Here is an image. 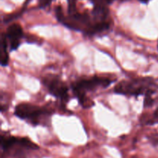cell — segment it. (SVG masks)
I'll list each match as a JSON object with an SVG mask.
<instances>
[{"instance_id": "6da1fadb", "label": "cell", "mask_w": 158, "mask_h": 158, "mask_svg": "<svg viewBox=\"0 0 158 158\" xmlns=\"http://www.w3.org/2000/svg\"><path fill=\"white\" fill-rule=\"evenodd\" d=\"M112 83L113 80L110 78L95 76L88 78L80 79L73 83L71 87L80 105L84 108H89L94 105V102L86 97V93L94 91L100 87H106Z\"/></svg>"}, {"instance_id": "7a4b0ae2", "label": "cell", "mask_w": 158, "mask_h": 158, "mask_svg": "<svg viewBox=\"0 0 158 158\" xmlns=\"http://www.w3.org/2000/svg\"><path fill=\"white\" fill-rule=\"evenodd\" d=\"M155 86L153 80L149 78L123 80L114 87V92L127 96L152 95Z\"/></svg>"}, {"instance_id": "3957f363", "label": "cell", "mask_w": 158, "mask_h": 158, "mask_svg": "<svg viewBox=\"0 0 158 158\" xmlns=\"http://www.w3.org/2000/svg\"><path fill=\"white\" fill-rule=\"evenodd\" d=\"M14 114L19 118L27 120L34 125L40 124L43 118L49 117L51 111L46 108L30 103H20L15 108Z\"/></svg>"}, {"instance_id": "277c9868", "label": "cell", "mask_w": 158, "mask_h": 158, "mask_svg": "<svg viewBox=\"0 0 158 158\" xmlns=\"http://www.w3.org/2000/svg\"><path fill=\"white\" fill-rule=\"evenodd\" d=\"M43 83L49 94L66 103L68 100V87L66 83L60 78L54 75H49L43 79Z\"/></svg>"}, {"instance_id": "5b68a950", "label": "cell", "mask_w": 158, "mask_h": 158, "mask_svg": "<svg viewBox=\"0 0 158 158\" xmlns=\"http://www.w3.org/2000/svg\"><path fill=\"white\" fill-rule=\"evenodd\" d=\"M1 147L5 152L9 151L15 148L25 150H37L39 148L35 143L27 137H16L6 135L2 136Z\"/></svg>"}, {"instance_id": "8992f818", "label": "cell", "mask_w": 158, "mask_h": 158, "mask_svg": "<svg viewBox=\"0 0 158 158\" xmlns=\"http://www.w3.org/2000/svg\"><path fill=\"white\" fill-rule=\"evenodd\" d=\"M6 35L9 44L10 50H15L20 45V42L23 37V31L22 26L18 23L10 25L8 27Z\"/></svg>"}, {"instance_id": "52a82bcc", "label": "cell", "mask_w": 158, "mask_h": 158, "mask_svg": "<svg viewBox=\"0 0 158 158\" xmlns=\"http://www.w3.org/2000/svg\"><path fill=\"white\" fill-rule=\"evenodd\" d=\"M8 41L6 35L2 34L1 39V65L2 66H7L9 64V54H8L7 46Z\"/></svg>"}, {"instance_id": "ba28073f", "label": "cell", "mask_w": 158, "mask_h": 158, "mask_svg": "<svg viewBox=\"0 0 158 158\" xmlns=\"http://www.w3.org/2000/svg\"><path fill=\"white\" fill-rule=\"evenodd\" d=\"M91 1L94 7L100 8V9H108L107 6L111 4L114 0H91Z\"/></svg>"}, {"instance_id": "9c48e42d", "label": "cell", "mask_w": 158, "mask_h": 158, "mask_svg": "<svg viewBox=\"0 0 158 158\" xmlns=\"http://www.w3.org/2000/svg\"><path fill=\"white\" fill-rule=\"evenodd\" d=\"M150 143L155 148H158V133L157 134H153L148 137Z\"/></svg>"}, {"instance_id": "30bf717a", "label": "cell", "mask_w": 158, "mask_h": 158, "mask_svg": "<svg viewBox=\"0 0 158 158\" xmlns=\"http://www.w3.org/2000/svg\"><path fill=\"white\" fill-rule=\"evenodd\" d=\"M154 103V100L152 99V95L145 96L144 99V106H150Z\"/></svg>"}, {"instance_id": "8fae6325", "label": "cell", "mask_w": 158, "mask_h": 158, "mask_svg": "<svg viewBox=\"0 0 158 158\" xmlns=\"http://www.w3.org/2000/svg\"><path fill=\"white\" fill-rule=\"evenodd\" d=\"M52 0H40V7H46L48 5L50 4Z\"/></svg>"}, {"instance_id": "7c38bea8", "label": "cell", "mask_w": 158, "mask_h": 158, "mask_svg": "<svg viewBox=\"0 0 158 158\" xmlns=\"http://www.w3.org/2000/svg\"><path fill=\"white\" fill-rule=\"evenodd\" d=\"M139 1L142 3H148L150 0H139Z\"/></svg>"}]
</instances>
